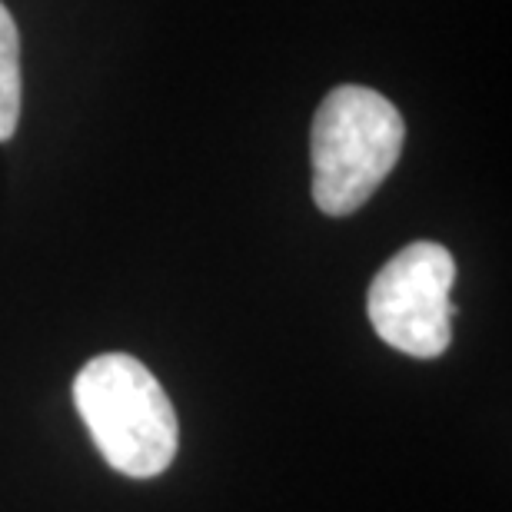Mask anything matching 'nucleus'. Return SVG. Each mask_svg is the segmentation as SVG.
I'll return each mask as SVG.
<instances>
[{
    "label": "nucleus",
    "instance_id": "nucleus-1",
    "mask_svg": "<svg viewBox=\"0 0 512 512\" xmlns=\"http://www.w3.org/2000/svg\"><path fill=\"white\" fill-rule=\"evenodd\" d=\"M77 413L117 473L153 479L177 456V413L160 380L137 356L100 353L74 380Z\"/></svg>",
    "mask_w": 512,
    "mask_h": 512
},
{
    "label": "nucleus",
    "instance_id": "nucleus-2",
    "mask_svg": "<svg viewBox=\"0 0 512 512\" xmlns=\"http://www.w3.org/2000/svg\"><path fill=\"white\" fill-rule=\"evenodd\" d=\"M403 140V117L380 90L360 84L330 90L310 127L316 207L326 217L360 210L393 173Z\"/></svg>",
    "mask_w": 512,
    "mask_h": 512
},
{
    "label": "nucleus",
    "instance_id": "nucleus-3",
    "mask_svg": "<svg viewBox=\"0 0 512 512\" xmlns=\"http://www.w3.org/2000/svg\"><path fill=\"white\" fill-rule=\"evenodd\" d=\"M456 260L433 240H416L399 250L366 293V313L376 336L393 350L436 360L453 343L456 306L449 300Z\"/></svg>",
    "mask_w": 512,
    "mask_h": 512
},
{
    "label": "nucleus",
    "instance_id": "nucleus-4",
    "mask_svg": "<svg viewBox=\"0 0 512 512\" xmlns=\"http://www.w3.org/2000/svg\"><path fill=\"white\" fill-rule=\"evenodd\" d=\"M20 100H24V84H20V30L14 14L0 4V140H10L20 120Z\"/></svg>",
    "mask_w": 512,
    "mask_h": 512
}]
</instances>
